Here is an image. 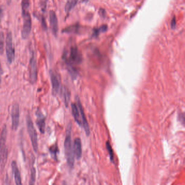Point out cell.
Listing matches in <instances>:
<instances>
[{
    "label": "cell",
    "instance_id": "1",
    "mask_svg": "<svg viewBox=\"0 0 185 185\" xmlns=\"http://www.w3.org/2000/svg\"><path fill=\"white\" fill-rule=\"evenodd\" d=\"M71 129L72 126L70 124L67 126L66 135L64 142L65 150L67 158V164L70 168H72L75 162V154L73 152L71 139Z\"/></svg>",
    "mask_w": 185,
    "mask_h": 185
},
{
    "label": "cell",
    "instance_id": "2",
    "mask_svg": "<svg viewBox=\"0 0 185 185\" xmlns=\"http://www.w3.org/2000/svg\"><path fill=\"white\" fill-rule=\"evenodd\" d=\"M7 137V129L5 125L0 136V166L2 169L5 166L8 158V149L6 147Z\"/></svg>",
    "mask_w": 185,
    "mask_h": 185
},
{
    "label": "cell",
    "instance_id": "3",
    "mask_svg": "<svg viewBox=\"0 0 185 185\" xmlns=\"http://www.w3.org/2000/svg\"><path fill=\"white\" fill-rule=\"evenodd\" d=\"M26 123H27V131L32 142L33 148L34 152L37 153L38 150V136L37 131L34 126L32 120L30 115H27L26 117Z\"/></svg>",
    "mask_w": 185,
    "mask_h": 185
},
{
    "label": "cell",
    "instance_id": "4",
    "mask_svg": "<svg viewBox=\"0 0 185 185\" xmlns=\"http://www.w3.org/2000/svg\"><path fill=\"white\" fill-rule=\"evenodd\" d=\"M5 52L8 62L9 64L13 63L15 59V49L14 47L13 36L11 32L8 33L6 37Z\"/></svg>",
    "mask_w": 185,
    "mask_h": 185
},
{
    "label": "cell",
    "instance_id": "5",
    "mask_svg": "<svg viewBox=\"0 0 185 185\" xmlns=\"http://www.w3.org/2000/svg\"><path fill=\"white\" fill-rule=\"evenodd\" d=\"M24 23L22 28L21 37L22 39H26L28 38L32 30V19L29 11L22 13Z\"/></svg>",
    "mask_w": 185,
    "mask_h": 185
},
{
    "label": "cell",
    "instance_id": "6",
    "mask_svg": "<svg viewBox=\"0 0 185 185\" xmlns=\"http://www.w3.org/2000/svg\"><path fill=\"white\" fill-rule=\"evenodd\" d=\"M37 64L36 54L34 51H32L30 53V78L31 83L34 84L37 80Z\"/></svg>",
    "mask_w": 185,
    "mask_h": 185
},
{
    "label": "cell",
    "instance_id": "7",
    "mask_svg": "<svg viewBox=\"0 0 185 185\" xmlns=\"http://www.w3.org/2000/svg\"><path fill=\"white\" fill-rule=\"evenodd\" d=\"M11 115L12 119V129L14 130H16L19 126L20 117L19 105L18 104L15 103L13 105L11 111Z\"/></svg>",
    "mask_w": 185,
    "mask_h": 185
},
{
    "label": "cell",
    "instance_id": "8",
    "mask_svg": "<svg viewBox=\"0 0 185 185\" xmlns=\"http://www.w3.org/2000/svg\"><path fill=\"white\" fill-rule=\"evenodd\" d=\"M81 59L79 52H78V49L75 47H72L71 48L70 51V57L69 59L66 60V64H71L72 63L78 64L81 62Z\"/></svg>",
    "mask_w": 185,
    "mask_h": 185
},
{
    "label": "cell",
    "instance_id": "9",
    "mask_svg": "<svg viewBox=\"0 0 185 185\" xmlns=\"http://www.w3.org/2000/svg\"><path fill=\"white\" fill-rule=\"evenodd\" d=\"M49 75L51 77L53 92L54 94H57L59 92L60 89V81L59 77L56 73L52 70H50L49 71Z\"/></svg>",
    "mask_w": 185,
    "mask_h": 185
},
{
    "label": "cell",
    "instance_id": "10",
    "mask_svg": "<svg viewBox=\"0 0 185 185\" xmlns=\"http://www.w3.org/2000/svg\"><path fill=\"white\" fill-rule=\"evenodd\" d=\"M77 104H78V109H79L80 115H81L82 125H83L84 128V130L86 134L88 136H89V135H90V128H89L88 122L87 120H86V117H85V113L84 112L83 107H82V105L81 104L80 100L78 98H77Z\"/></svg>",
    "mask_w": 185,
    "mask_h": 185
},
{
    "label": "cell",
    "instance_id": "11",
    "mask_svg": "<svg viewBox=\"0 0 185 185\" xmlns=\"http://www.w3.org/2000/svg\"><path fill=\"white\" fill-rule=\"evenodd\" d=\"M49 22L51 30L54 36L56 37L58 32V21L56 17V14L53 11H49Z\"/></svg>",
    "mask_w": 185,
    "mask_h": 185
},
{
    "label": "cell",
    "instance_id": "12",
    "mask_svg": "<svg viewBox=\"0 0 185 185\" xmlns=\"http://www.w3.org/2000/svg\"><path fill=\"white\" fill-rule=\"evenodd\" d=\"M35 114L37 116L36 124L41 134H44L45 128V117L43 114V113L41 112L40 110H37Z\"/></svg>",
    "mask_w": 185,
    "mask_h": 185
},
{
    "label": "cell",
    "instance_id": "13",
    "mask_svg": "<svg viewBox=\"0 0 185 185\" xmlns=\"http://www.w3.org/2000/svg\"><path fill=\"white\" fill-rule=\"evenodd\" d=\"M73 152L75 158L77 160H79L82 155V147L81 142L79 138H77L75 139L74 145H73Z\"/></svg>",
    "mask_w": 185,
    "mask_h": 185
},
{
    "label": "cell",
    "instance_id": "14",
    "mask_svg": "<svg viewBox=\"0 0 185 185\" xmlns=\"http://www.w3.org/2000/svg\"><path fill=\"white\" fill-rule=\"evenodd\" d=\"M11 167H12V171L13 172L14 176V179H15V181L16 185H22L21 174H20V171H19V168H18L16 161H13L11 163Z\"/></svg>",
    "mask_w": 185,
    "mask_h": 185
},
{
    "label": "cell",
    "instance_id": "15",
    "mask_svg": "<svg viewBox=\"0 0 185 185\" xmlns=\"http://www.w3.org/2000/svg\"><path fill=\"white\" fill-rule=\"evenodd\" d=\"M71 109H72V115L73 116V117L75 120V122L79 126H81L82 125L81 119V115H80L79 110L78 107L77 106V105L73 103L71 104Z\"/></svg>",
    "mask_w": 185,
    "mask_h": 185
},
{
    "label": "cell",
    "instance_id": "16",
    "mask_svg": "<svg viewBox=\"0 0 185 185\" xmlns=\"http://www.w3.org/2000/svg\"><path fill=\"white\" fill-rule=\"evenodd\" d=\"M78 0H68L65 5V12L67 14L70 13L73 8L75 7L77 3L78 2Z\"/></svg>",
    "mask_w": 185,
    "mask_h": 185
},
{
    "label": "cell",
    "instance_id": "17",
    "mask_svg": "<svg viewBox=\"0 0 185 185\" xmlns=\"http://www.w3.org/2000/svg\"><path fill=\"white\" fill-rule=\"evenodd\" d=\"M49 152L51 153L52 158H54V160H56L57 153H58V152H59L58 145H56L51 146V147H49Z\"/></svg>",
    "mask_w": 185,
    "mask_h": 185
},
{
    "label": "cell",
    "instance_id": "18",
    "mask_svg": "<svg viewBox=\"0 0 185 185\" xmlns=\"http://www.w3.org/2000/svg\"><path fill=\"white\" fill-rule=\"evenodd\" d=\"M78 26L77 24H75L72 26H70L69 27L65 28V29L62 30V33H75L78 30Z\"/></svg>",
    "mask_w": 185,
    "mask_h": 185
},
{
    "label": "cell",
    "instance_id": "19",
    "mask_svg": "<svg viewBox=\"0 0 185 185\" xmlns=\"http://www.w3.org/2000/svg\"><path fill=\"white\" fill-rule=\"evenodd\" d=\"M36 179V170L35 167L32 166L30 168V185H34Z\"/></svg>",
    "mask_w": 185,
    "mask_h": 185
},
{
    "label": "cell",
    "instance_id": "20",
    "mask_svg": "<svg viewBox=\"0 0 185 185\" xmlns=\"http://www.w3.org/2000/svg\"><path fill=\"white\" fill-rule=\"evenodd\" d=\"M30 5V0H22V13H24L28 11Z\"/></svg>",
    "mask_w": 185,
    "mask_h": 185
},
{
    "label": "cell",
    "instance_id": "21",
    "mask_svg": "<svg viewBox=\"0 0 185 185\" xmlns=\"http://www.w3.org/2000/svg\"><path fill=\"white\" fill-rule=\"evenodd\" d=\"M5 37L3 33H0V54H3L4 52V46H5Z\"/></svg>",
    "mask_w": 185,
    "mask_h": 185
},
{
    "label": "cell",
    "instance_id": "22",
    "mask_svg": "<svg viewBox=\"0 0 185 185\" xmlns=\"http://www.w3.org/2000/svg\"><path fill=\"white\" fill-rule=\"evenodd\" d=\"M63 96H64V98L65 105H66V107H67V105L69 104V100H70V94H69V91L66 89L63 90Z\"/></svg>",
    "mask_w": 185,
    "mask_h": 185
},
{
    "label": "cell",
    "instance_id": "23",
    "mask_svg": "<svg viewBox=\"0 0 185 185\" xmlns=\"http://www.w3.org/2000/svg\"><path fill=\"white\" fill-rule=\"evenodd\" d=\"M106 147H107V151H108L109 154L110 160H111V161H113V149H112L111 145L108 141L106 143Z\"/></svg>",
    "mask_w": 185,
    "mask_h": 185
},
{
    "label": "cell",
    "instance_id": "24",
    "mask_svg": "<svg viewBox=\"0 0 185 185\" xmlns=\"http://www.w3.org/2000/svg\"><path fill=\"white\" fill-rule=\"evenodd\" d=\"M107 30V26L106 25L102 26L98 29L94 30V35H98L99 34V33L105 32V31Z\"/></svg>",
    "mask_w": 185,
    "mask_h": 185
},
{
    "label": "cell",
    "instance_id": "25",
    "mask_svg": "<svg viewBox=\"0 0 185 185\" xmlns=\"http://www.w3.org/2000/svg\"><path fill=\"white\" fill-rule=\"evenodd\" d=\"M176 19H175V17L174 16L172 19V21H171V27L173 29H174L175 27H176Z\"/></svg>",
    "mask_w": 185,
    "mask_h": 185
},
{
    "label": "cell",
    "instance_id": "26",
    "mask_svg": "<svg viewBox=\"0 0 185 185\" xmlns=\"http://www.w3.org/2000/svg\"><path fill=\"white\" fill-rule=\"evenodd\" d=\"M46 3H47V0H40V4L42 8L43 9V10H45V8H46Z\"/></svg>",
    "mask_w": 185,
    "mask_h": 185
},
{
    "label": "cell",
    "instance_id": "27",
    "mask_svg": "<svg viewBox=\"0 0 185 185\" xmlns=\"http://www.w3.org/2000/svg\"><path fill=\"white\" fill-rule=\"evenodd\" d=\"M3 15V9L1 8H0V23L1 21V19L2 18Z\"/></svg>",
    "mask_w": 185,
    "mask_h": 185
},
{
    "label": "cell",
    "instance_id": "28",
    "mask_svg": "<svg viewBox=\"0 0 185 185\" xmlns=\"http://www.w3.org/2000/svg\"><path fill=\"white\" fill-rule=\"evenodd\" d=\"M2 67H1V64H0V73H2Z\"/></svg>",
    "mask_w": 185,
    "mask_h": 185
},
{
    "label": "cell",
    "instance_id": "29",
    "mask_svg": "<svg viewBox=\"0 0 185 185\" xmlns=\"http://www.w3.org/2000/svg\"><path fill=\"white\" fill-rule=\"evenodd\" d=\"M88 0H82V2H86Z\"/></svg>",
    "mask_w": 185,
    "mask_h": 185
},
{
    "label": "cell",
    "instance_id": "30",
    "mask_svg": "<svg viewBox=\"0 0 185 185\" xmlns=\"http://www.w3.org/2000/svg\"><path fill=\"white\" fill-rule=\"evenodd\" d=\"M1 83V77H0V84Z\"/></svg>",
    "mask_w": 185,
    "mask_h": 185
}]
</instances>
